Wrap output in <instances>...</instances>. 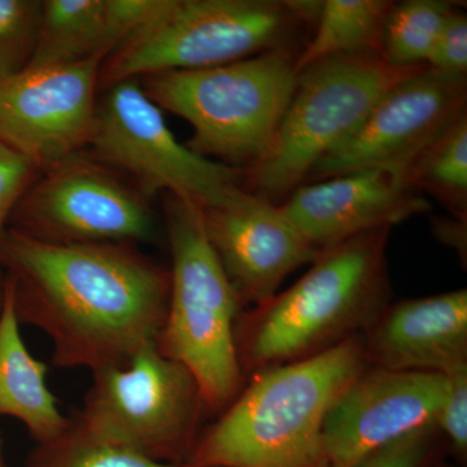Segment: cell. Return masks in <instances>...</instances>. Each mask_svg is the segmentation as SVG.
Listing matches in <instances>:
<instances>
[{"mask_svg":"<svg viewBox=\"0 0 467 467\" xmlns=\"http://www.w3.org/2000/svg\"><path fill=\"white\" fill-rule=\"evenodd\" d=\"M147 199L90 153H77L39 171L8 229L57 245L150 241L156 220Z\"/></svg>","mask_w":467,"mask_h":467,"instance_id":"30bf717a","label":"cell"},{"mask_svg":"<svg viewBox=\"0 0 467 467\" xmlns=\"http://www.w3.org/2000/svg\"><path fill=\"white\" fill-rule=\"evenodd\" d=\"M279 207L318 252L361 234L392 229L431 208L423 193L409 186L404 171L389 168L301 184Z\"/></svg>","mask_w":467,"mask_h":467,"instance_id":"9a60e30c","label":"cell"},{"mask_svg":"<svg viewBox=\"0 0 467 467\" xmlns=\"http://www.w3.org/2000/svg\"><path fill=\"white\" fill-rule=\"evenodd\" d=\"M164 214L171 297L156 348L192 374L208 413L220 416L244 387L235 346L242 306L208 241L202 208L165 195Z\"/></svg>","mask_w":467,"mask_h":467,"instance_id":"8992f818","label":"cell"},{"mask_svg":"<svg viewBox=\"0 0 467 467\" xmlns=\"http://www.w3.org/2000/svg\"><path fill=\"white\" fill-rule=\"evenodd\" d=\"M43 2L0 0V78L29 67L38 43Z\"/></svg>","mask_w":467,"mask_h":467,"instance_id":"603a6c76","label":"cell"},{"mask_svg":"<svg viewBox=\"0 0 467 467\" xmlns=\"http://www.w3.org/2000/svg\"><path fill=\"white\" fill-rule=\"evenodd\" d=\"M409 186L427 192L456 220L467 218V115L444 131L404 171Z\"/></svg>","mask_w":467,"mask_h":467,"instance_id":"ffe728a7","label":"cell"},{"mask_svg":"<svg viewBox=\"0 0 467 467\" xmlns=\"http://www.w3.org/2000/svg\"><path fill=\"white\" fill-rule=\"evenodd\" d=\"M427 67L445 75L466 77L467 17L456 9L448 15Z\"/></svg>","mask_w":467,"mask_h":467,"instance_id":"484cf974","label":"cell"},{"mask_svg":"<svg viewBox=\"0 0 467 467\" xmlns=\"http://www.w3.org/2000/svg\"><path fill=\"white\" fill-rule=\"evenodd\" d=\"M0 269L18 324L45 333L57 368L124 367L167 321L171 272L135 243L48 244L7 229Z\"/></svg>","mask_w":467,"mask_h":467,"instance_id":"6da1fadb","label":"cell"},{"mask_svg":"<svg viewBox=\"0 0 467 467\" xmlns=\"http://www.w3.org/2000/svg\"><path fill=\"white\" fill-rule=\"evenodd\" d=\"M451 2L408 0L393 5L384 23L380 57L392 67L427 66Z\"/></svg>","mask_w":467,"mask_h":467,"instance_id":"44dd1931","label":"cell"},{"mask_svg":"<svg viewBox=\"0 0 467 467\" xmlns=\"http://www.w3.org/2000/svg\"><path fill=\"white\" fill-rule=\"evenodd\" d=\"M422 67H392L380 57H339L300 70L272 149L244 171L243 189L281 204L364 124L387 91Z\"/></svg>","mask_w":467,"mask_h":467,"instance_id":"52a82bcc","label":"cell"},{"mask_svg":"<svg viewBox=\"0 0 467 467\" xmlns=\"http://www.w3.org/2000/svg\"><path fill=\"white\" fill-rule=\"evenodd\" d=\"M362 337L373 368L453 373L467 367V291L387 306Z\"/></svg>","mask_w":467,"mask_h":467,"instance_id":"2e32d148","label":"cell"},{"mask_svg":"<svg viewBox=\"0 0 467 467\" xmlns=\"http://www.w3.org/2000/svg\"><path fill=\"white\" fill-rule=\"evenodd\" d=\"M202 225L242 306H263L295 270L318 254L279 204L243 186L202 208Z\"/></svg>","mask_w":467,"mask_h":467,"instance_id":"5bb4252c","label":"cell"},{"mask_svg":"<svg viewBox=\"0 0 467 467\" xmlns=\"http://www.w3.org/2000/svg\"><path fill=\"white\" fill-rule=\"evenodd\" d=\"M297 54L278 48L225 66L171 70L138 81L160 109L192 126L190 150L247 171L275 142L296 88Z\"/></svg>","mask_w":467,"mask_h":467,"instance_id":"5b68a950","label":"cell"},{"mask_svg":"<svg viewBox=\"0 0 467 467\" xmlns=\"http://www.w3.org/2000/svg\"><path fill=\"white\" fill-rule=\"evenodd\" d=\"M393 5L389 0L319 3L315 33L296 57L297 73L325 58L380 57L384 23Z\"/></svg>","mask_w":467,"mask_h":467,"instance_id":"d6986e66","label":"cell"},{"mask_svg":"<svg viewBox=\"0 0 467 467\" xmlns=\"http://www.w3.org/2000/svg\"><path fill=\"white\" fill-rule=\"evenodd\" d=\"M47 365L33 358L20 333L14 299L3 279L0 309V416L16 418L26 425L36 444L60 438L69 418L58 409L48 389Z\"/></svg>","mask_w":467,"mask_h":467,"instance_id":"ac0fdd59","label":"cell"},{"mask_svg":"<svg viewBox=\"0 0 467 467\" xmlns=\"http://www.w3.org/2000/svg\"><path fill=\"white\" fill-rule=\"evenodd\" d=\"M362 335L312 358L267 368L202 430L189 467H330L328 410L367 368Z\"/></svg>","mask_w":467,"mask_h":467,"instance_id":"7a4b0ae2","label":"cell"},{"mask_svg":"<svg viewBox=\"0 0 467 467\" xmlns=\"http://www.w3.org/2000/svg\"><path fill=\"white\" fill-rule=\"evenodd\" d=\"M447 395L439 413L436 430L442 432L454 453L467 451V367L447 374Z\"/></svg>","mask_w":467,"mask_h":467,"instance_id":"d4e9b609","label":"cell"},{"mask_svg":"<svg viewBox=\"0 0 467 467\" xmlns=\"http://www.w3.org/2000/svg\"><path fill=\"white\" fill-rule=\"evenodd\" d=\"M158 0H46L29 67L104 58L149 18Z\"/></svg>","mask_w":467,"mask_h":467,"instance_id":"e0dca14e","label":"cell"},{"mask_svg":"<svg viewBox=\"0 0 467 467\" xmlns=\"http://www.w3.org/2000/svg\"><path fill=\"white\" fill-rule=\"evenodd\" d=\"M101 63L27 67L0 78V142L41 171L85 152L97 121Z\"/></svg>","mask_w":467,"mask_h":467,"instance_id":"7c38bea8","label":"cell"},{"mask_svg":"<svg viewBox=\"0 0 467 467\" xmlns=\"http://www.w3.org/2000/svg\"><path fill=\"white\" fill-rule=\"evenodd\" d=\"M436 227H438L436 234L441 235V241L457 245L459 251L462 252V236L466 238V223L456 218L453 221L441 220Z\"/></svg>","mask_w":467,"mask_h":467,"instance_id":"83f0119b","label":"cell"},{"mask_svg":"<svg viewBox=\"0 0 467 467\" xmlns=\"http://www.w3.org/2000/svg\"><path fill=\"white\" fill-rule=\"evenodd\" d=\"M308 0H158L147 20L101 63L99 85L110 88L171 70L225 66L291 47L317 20Z\"/></svg>","mask_w":467,"mask_h":467,"instance_id":"277c9868","label":"cell"},{"mask_svg":"<svg viewBox=\"0 0 467 467\" xmlns=\"http://www.w3.org/2000/svg\"><path fill=\"white\" fill-rule=\"evenodd\" d=\"M447 389L441 374L365 368L326 417L328 465H355L409 435L436 429Z\"/></svg>","mask_w":467,"mask_h":467,"instance_id":"4fadbf2b","label":"cell"},{"mask_svg":"<svg viewBox=\"0 0 467 467\" xmlns=\"http://www.w3.org/2000/svg\"><path fill=\"white\" fill-rule=\"evenodd\" d=\"M389 232L361 234L319 251L296 284L238 319L243 374L309 358L367 333L389 306Z\"/></svg>","mask_w":467,"mask_h":467,"instance_id":"3957f363","label":"cell"},{"mask_svg":"<svg viewBox=\"0 0 467 467\" xmlns=\"http://www.w3.org/2000/svg\"><path fill=\"white\" fill-rule=\"evenodd\" d=\"M39 171L26 156L0 142V242L15 205Z\"/></svg>","mask_w":467,"mask_h":467,"instance_id":"cb8c5ba5","label":"cell"},{"mask_svg":"<svg viewBox=\"0 0 467 467\" xmlns=\"http://www.w3.org/2000/svg\"><path fill=\"white\" fill-rule=\"evenodd\" d=\"M90 155L125 171L144 196L158 192L212 207L243 186L244 171L204 158L178 142L161 109L138 79L110 86L98 103Z\"/></svg>","mask_w":467,"mask_h":467,"instance_id":"9c48e42d","label":"cell"},{"mask_svg":"<svg viewBox=\"0 0 467 467\" xmlns=\"http://www.w3.org/2000/svg\"><path fill=\"white\" fill-rule=\"evenodd\" d=\"M208 414L192 374L152 344L124 367L92 373L84 405L69 420L91 441L183 465Z\"/></svg>","mask_w":467,"mask_h":467,"instance_id":"ba28073f","label":"cell"},{"mask_svg":"<svg viewBox=\"0 0 467 467\" xmlns=\"http://www.w3.org/2000/svg\"><path fill=\"white\" fill-rule=\"evenodd\" d=\"M24 467H189L160 462L134 451L91 441L70 426L60 438L36 444Z\"/></svg>","mask_w":467,"mask_h":467,"instance_id":"7402d4cb","label":"cell"},{"mask_svg":"<svg viewBox=\"0 0 467 467\" xmlns=\"http://www.w3.org/2000/svg\"><path fill=\"white\" fill-rule=\"evenodd\" d=\"M0 467H8L5 456V445H3L2 432H0Z\"/></svg>","mask_w":467,"mask_h":467,"instance_id":"f1b7e54d","label":"cell"},{"mask_svg":"<svg viewBox=\"0 0 467 467\" xmlns=\"http://www.w3.org/2000/svg\"><path fill=\"white\" fill-rule=\"evenodd\" d=\"M436 431L429 429L409 435L349 467H431Z\"/></svg>","mask_w":467,"mask_h":467,"instance_id":"4316f807","label":"cell"},{"mask_svg":"<svg viewBox=\"0 0 467 467\" xmlns=\"http://www.w3.org/2000/svg\"><path fill=\"white\" fill-rule=\"evenodd\" d=\"M2 297H3V272L0 269V309H2Z\"/></svg>","mask_w":467,"mask_h":467,"instance_id":"f546056e","label":"cell"},{"mask_svg":"<svg viewBox=\"0 0 467 467\" xmlns=\"http://www.w3.org/2000/svg\"><path fill=\"white\" fill-rule=\"evenodd\" d=\"M467 78L422 67L393 86L364 124L316 165L306 182L370 168L405 171L467 115Z\"/></svg>","mask_w":467,"mask_h":467,"instance_id":"8fae6325","label":"cell"}]
</instances>
